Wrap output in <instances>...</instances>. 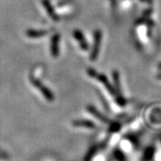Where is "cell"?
Masks as SVG:
<instances>
[{
	"mask_svg": "<svg viewBox=\"0 0 161 161\" xmlns=\"http://www.w3.org/2000/svg\"><path fill=\"white\" fill-rule=\"evenodd\" d=\"M43 3H44V7H45V9H46L47 13H48V14L50 16L51 18L53 20H54V21H58V18L57 15H56L55 13H54V11L53 10L52 5H51V3H49V0H43Z\"/></svg>",
	"mask_w": 161,
	"mask_h": 161,
	"instance_id": "277c9868",
	"label": "cell"
},
{
	"mask_svg": "<svg viewBox=\"0 0 161 161\" xmlns=\"http://www.w3.org/2000/svg\"><path fill=\"white\" fill-rule=\"evenodd\" d=\"M102 39V33L100 31H96L95 33V45H94L93 50L91 53V59L96 60V58L99 53V48H100V45L101 43Z\"/></svg>",
	"mask_w": 161,
	"mask_h": 161,
	"instance_id": "7a4b0ae2",
	"label": "cell"
},
{
	"mask_svg": "<svg viewBox=\"0 0 161 161\" xmlns=\"http://www.w3.org/2000/svg\"><path fill=\"white\" fill-rule=\"evenodd\" d=\"M73 36H75L76 40L80 43V47H81L83 49H86L87 48H88V45H87L86 42L85 37H84V36H83L81 32L78 31H75L73 32Z\"/></svg>",
	"mask_w": 161,
	"mask_h": 161,
	"instance_id": "5b68a950",
	"label": "cell"
},
{
	"mask_svg": "<svg viewBox=\"0 0 161 161\" xmlns=\"http://www.w3.org/2000/svg\"><path fill=\"white\" fill-rule=\"evenodd\" d=\"M58 42H59V36H53L52 39V45H51V53L55 58L58 55Z\"/></svg>",
	"mask_w": 161,
	"mask_h": 161,
	"instance_id": "3957f363",
	"label": "cell"
},
{
	"mask_svg": "<svg viewBox=\"0 0 161 161\" xmlns=\"http://www.w3.org/2000/svg\"><path fill=\"white\" fill-rule=\"evenodd\" d=\"M47 35L46 31H31L29 30L26 31V36L30 38H40V36H44Z\"/></svg>",
	"mask_w": 161,
	"mask_h": 161,
	"instance_id": "ba28073f",
	"label": "cell"
},
{
	"mask_svg": "<svg viewBox=\"0 0 161 161\" xmlns=\"http://www.w3.org/2000/svg\"><path fill=\"white\" fill-rule=\"evenodd\" d=\"M31 81L32 84H33L35 86L37 87V88L40 90V92L42 91L43 96H44V97H45V99H47V100H53V95H52V93L49 91V89H47L46 87L44 86L40 82V80L35 78V79H31Z\"/></svg>",
	"mask_w": 161,
	"mask_h": 161,
	"instance_id": "6da1fadb",
	"label": "cell"
},
{
	"mask_svg": "<svg viewBox=\"0 0 161 161\" xmlns=\"http://www.w3.org/2000/svg\"><path fill=\"white\" fill-rule=\"evenodd\" d=\"M86 161H106L104 155L102 153H98L97 151H94L89 156L87 157Z\"/></svg>",
	"mask_w": 161,
	"mask_h": 161,
	"instance_id": "8992f818",
	"label": "cell"
},
{
	"mask_svg": "<svg viewBox=\"0 0 161 161\" xmlns=\"http://www.w3.org/2000/svg\"><path fill=\"white\" fill-rule=\"evenodd\" d=\"M73 126L75 127H85L87 128H94L95 127V124L93 123H91V121L87 120H77L73 122Z\"/></svg>",
	"mask_w": 161,
	"mask_h": 161,
	"instance_id": "52a82bcc",
	"label": "cell"
}]
</instances>
